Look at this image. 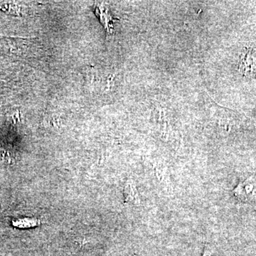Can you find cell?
Instances as JSON below:
<instances>
[{"label": "cell", "mask_w": 256, "mask_h": 256, "mask_svg": "<svg viewBox=\"0 0 256 256\" xmlns=\"http://www.w3.org/2000/svg\"><path fill=\"white\" fill-rule=\"evenodd\" d=\"M238 68L240 73L250 78H256V50L246 48L239 60Z\"/></svg>", "instance_id": "cell-1"}, {"label": "cell", "mask_w": 256, "mask_h": 256, "mask_svg": "<svg viewBox=\"0 0 256 256\" xmlns=\"http://www.w3.org/2000/svg\"><path fill=\"white\" fill-rule=\"evenodd\" d=\"M234 196L245 202H256V178H249L238 184L234 190Z\"/></svg>", "instance_id": "cell-2"}, {"label": "cell", "mask_w": 256, "mask_h": 256, "mask_svg": "<svg viewBox=\"0 0 256 256\" xmlns=\"http://www.w3.org/2000/svg\"><path fill=\"white\" fill-rule=\"evenodd\" d=\"M124 202L132 205H140L141 201L140 198L136 184L132 180H128L124 188Z\"/></svg>", "instance_id": "cell-3"}, {"label": "cell", "mask_w": 256, "mask_h": 256, "mask_svg": "<svg viewBox=\"0 0 256 256\" xmlns=\"http://www.w3.org/2000/svg\"><path fill=\"white\" fill-rule=\"evenodd\" d=\"M202 256H216L214 254V252L212 250V248L210 247H206L204 250L203 254H202Z\"/></svg>", "instance_id": "cell-4"}]
</instances>
